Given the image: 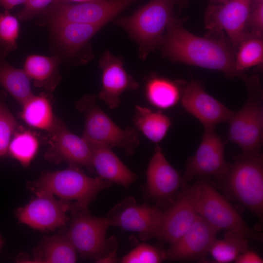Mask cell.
Here are the masks:
<instances>
[{
	"label": "cell",
	"instance_id": "cell-1",
	"mask_svg": "<svg viewBox=\"0 0 263 263\" xmlns=\"http://www.w3.org/2000/svg\"><path fill=\"white\" fill-rule=\"evenodd\" d=\"M159 48L163 56L173 62L219 71L229 77H239L249 87L256 81L236 68L234 49L222 38L196 36L173 18Z\"/></svg>",
	"mask_w": 263,
	"mask_h": 263
},
{
	"label": "cell",
	"instance_id": "cell-2",
	"mask_svg": "<svg viewBox=\"0 0 263 263\" xmlns=\"http://www.w3.org/2000/svg\"><path fill=\"white\" fill-rule=\"evenodd\" d=\"M112 183L98 176L91 177L78 166L70 165L64 170L47 171L28 187L36 195H56L60 199L74 201V215L89 213L90 204Z\"/></svg>",
	"mask_w": 263,
	"mask_h": 263
},
{
	"label": "cell",
	"instance_id": "cell-3",
	"mask_svg": "<svg viewBox=\"0 0 263 263\" xmlns=\"http://www.w3.org/2000/svg\"><path fill=\"white\" fill-rule=\"evenodd\" d=\"M179 3V0H150L131 15L117 19L114 23L135 41L139 57L144 60L150 52L159 48L164 33L174 18L173 8Z\"/></svg>",
	"mask_w": 263,
	"mask_h": 263
},
{
	"label": "cell",
	"instance_id": "cell-4",
	"mask_svg": "<svg viewBox=\"0 0 263 263\" xmlns=\"http://www.w3.org/2000/svg\"><path fill=\"white\" fill-rule=\"evenodd\" d=\"M229 198L242 204L261 219L263 213V159L259 152L243 153L218 178Z\"/></svg>",
	"mask_w": 263,
	"mask_h": 263
},
{
	"label": "cell",
	"instance_id": "cell-5",
	"mask_svg": "<svg viewBox=\"0 0 263 263\" xmlns=\"http://www.w3.org/2000/svg\"><path fill=\"white\" fill-rule=\"evenodd\" d=\"M97 96L89 94L75 103V107L84 115L82 138L87 142L97 143L111 148H119L128 155L133 154L140 144L136 130L130 127L123 130L99 107Z\"/></svg>",
	"mask_w": 263,
	"mask_h": 263
},
{
	"label": "cell",
	"instance_id": "cell-6",
	"mask_svg": "<svg viewBox=\"0 0 263 263\" xmlns=\"http://www.w3.org/2000/svg\"><path fill=\"white\" fill-rule=\"evenodd\" d=\"M66 235L81 257L99 263L115 260L116 244L106 237L110 226L107 219L91 216L89 213L74 215Z\"/></svg>",
	"mask_w": 263,
	"mask_h": 263
},
{
	"label": "cell",
	"instance_id": "cell-7",
	"mask_svg": "<svg viewBox=\"0 0 263 263\" xmlns=\"http://www.w3.org/2000/svg\"><path fill=\"white\" fill-rule=\"evenodd\" d=\"M175 203L163 213L158 225L152 230L140 235L143 240L151 238L172 244L190 227L198 215L197 204L201 191V180L192 185H185Z\"/></svg>",
	"mask_w": 263,
	"mask_h": 263
},
{
	"label": "cell",
	"instance_id": "cell-8",
	"mask_svg": "<svg viewBox=\"0 0 263 263\" xmlns=\"http://www.w3.org/2000/svg\"><path fill=\"white\" fill-rule=\"evenodd\" d=\"M201 191L197 204L198 214L217 230H225L246 238L261 242L263 234L254 231L217 190L206 180H201Z\"/></svg>",
	"mask_w": 263,
	"mask_h": 263
},
{
	"label": "cell",
	"instance_id": "cell-9",
	"mask_svg": "<svg viewBox=\"0 0 263 263\" xmlns=\"http://www.w3.org/2000/svg\"><path fill=\"white\" fill-rule=\"evenodd\" d=\"M139 0H96L81 3L55 2L45 10L50 22H73L105 26Z\"/></svg>",
	"mask_w": 263,
	"mask_h": 263
},
{
	"label": "cell",
	"instance_id": "cell-10",
	"mask_svg": "<svg viewBox=\"0 0 263 263\" xmlns=\"http://www.w3.org/2000/svg\"><path fill=\"white\" fill-rule=\"evenodd\" d=\"M53 195L38 194L25 206L16 211L20 223L36 230L52 231L65 225L70 221L67 214L74 209V204Z\"/></svg>",
	"mask_w": 263,
	"mask_h": 263
},
{
	"label": "cell",
	"instance_id": "cell-11",
	"mask_svg": "<svg viewBox=\"0 0 263 263\" xmlns=\"http://www.w3.org/2000/svg\"><path fill=\"white\" fill-rule=\"evenodd\" d=\"M229 140L237 145L243 153L260 152L263 143V110L256 98L250 97L228 121Z\"/></svg>",
	"mask_w": 263,
	"mask_h": 263
},
{
	"label": "cell",
	"instance_id": "cell-12",
	"mask_svg": "<svg viewBox=\"0 0 263 263\" xmlns=\"http://www.w3.org/2000/svg\"><path fill=\"white\" fill-rule=\"evenodd\" d=\"M251 3V0H228L208 6L205 18L207 28L214 33L225 31L233 48H237L248 33Z\"/></svg>",
	"mask_w": 263,
	"mask_h": 263
},
{
	"label": "cell",
	"instance_id": "cell-13",
	"mask_svg": "<svg viewBox=\"0 0 263 263\" xmlns=\"http://www.w3.org/2000/svg\"><path fill=\"white\" fill-rule=\"evenodd\" d=\"M49 133V147L44 154L46 160L56 164L65 161L70 165L83 166L94 172L89 144L72 132L62 120L56 117L54 127Z\"/></svg>",
	"mask_w": 263,
	"mask_h": 263
},
{
	"label": "cell",
	"instance_id": "cell-14",
	"mask_svg": "<svg viewBox=\"0 0 263 263\" xmlns=\"http://www.w3.org/2000/svg\"><path fill=\"white\" fill-rule=\"evenodd\" d=\"M225 146V143L216 133L214 129H205L194 155L187 164L182 178L183 186L196 177H222L230 164L224 157Z\"/></svg>",
	"mask_w": 263,
	"mask_h": 263
},
{
	"label": "cell",
	"instance_id": "cell-15",
	"mask_svg": "<svg viewBox=\"0 0 263 263\" xmlns=\"http://www.w3.org/2000/svg\"><path fill=\"white\" fill-rule=\"evenodd\" d=\"M219 230L198 214L188 230L171 244L165 259L204 261Z\"/></svg>",
	"mask_w": 263,
	"mask_h": 263
},
{
	"label": "cell",
	"instance_id": "cell-16",
	"mask_svg": "<svg viewBox=\"0 0 263 263\" xmlns=\"http://www.w3.org/2000/svg\"><path fill=\"white\" fill-rule=\"evenodd\" d=\"M181 97L183 108L196 118L205 129H214L218 124L228 122L233 113L206 92L197 81H192L185 86Z\"/></svg>",
	"mask_w": 263,
	"mask_h": 263
},
{
	"label": "cell",
	"instance_id": "cell-17",
	"mask_svg": "<svg viewBox=\"0 0 263 263\" xmlns=\"http://www.w3.org/2000/svg\"><path fill=\"white\" fill-rule=\"evenodd\" d=\"M50 23L57 43L76 64L92 58L90 40L103 26L66 21Z\"/></svg>",
	"mask_w": 263,
	"mask_h": 263
},
{
	"label": "cell",
	"instance_id": "cell-18",
	"mask_svg": "<svg viewBox=\"0 0 263 263\" xmlns=\"http://www.w3.org/2000/svg\"><path fill=\"white\" fill-rule=\"evenodd\" d=\"M163 213L156 207L138 205L133 198L129 196L116 204L106 218L110 226L137 232L142 235L158 225Z\"/></svg>",
	"mask_w": 263,
	"mask_h": 263
},
{
	"label": "cell",
	"instance_id": "cell-19",
	"mask_svg": "<svg viewBox=\"0 0 263 263\" xmlns=\"http://www.w3.org/2000/svg\"><path fill=\"white\" fill-rule=\"evenodd\" d=\"M99 65L102 70V88L97 97L110 109H116L121 104L122 94L127 90H136L139 84L125 71L121 57L109 51L102 54Z\"/></svg>",
	"mask_w": 263,
	"mask_h": 263
},
{
	"label": "cell",
	"instance_id": "cell-20",
	"mask_svg": "<svg viewBox=\"0 0 263 263\" xmlns=\"http://www.w3.org/2000/svg\"><path fill=\"white\" fill-rule=\"evenodd\" d=\"M183 186L178 172L166 159L157 146L147 171V186L150 195L157 201L172 197Z\"/></svg>",
	"mask_w": 263,
	"mask_h": 263
},
{
	"label": "cell",
	"instance_id": "cell-21",
	"mask_svg": "<svg viewBox=\"0 0 263 263\" xmlns=\"http://www.w3.org/2000/svg\"><path fill=\"white\" fill-rule=\"evenodd\" d=\"M92 152V164L101 178L111 183L129 187L136 179V176L112 151L108 146L87 142Z\"/></svg>",
	"mask_w": 263,
	"mask_h": 263
},
{
	"label": "cell",
	"instance_id": "cell-22",
	"mask_svg": "<svg viewBox=\"0 0 263 263\" xmlns=\"http://www.w3.org/2000/svg\"><path fill=\"white\" fill-rule=\"evenodd\" d=\"M61 60L57 56L32 55L26 58L23 70L36 87L52 93L61 80L58 67Z\"/></svg>",
	"mask_w": 263,
	"mask_h": 263
},
{
	"label": "cell",
	"instance_id": "cell-23",
	"mask_svg": "<svg viewBox=\"0 0 263 263\" xmlns=\"http://www.w3.org/2000/svg\"><path fill=\"white\" fill-rule=\"evenodd\" d=\"M77 252L67 236L45 237L36 250L32 260H20V263H74Z\"/></svg>",
	"mask_w": 263,
	"mask_h": 263
},
{
	"label": "cell",
	"instance_id": "cell-24",
	"mask_svg": "<svg viewBox=\"0 0 263 263\" xmlns=\"http://www.w3.org/2000/svg\"><path fill=\"white\" fill-rule=\"evenodd\" d=\"M180 84L176 81L155 74L147 79L145 94L148 102L159 109H168L175 106L181 96Z\"/></svg>",
	"mask_w": 263,
	"mask_h": 263
},
{
	"label": "cell",
	"instance_id": "cell-25",
	"mask_svg": "<svg viewBox=\"0 0 263 263\" xmlns=\"http://www.w3.org/2000/svg\"><path fill=\"white\" fill-rule=\"evenodd\" d=\"M21 117L29 126L46 131L53 130L56 119L51 103L45 94H33L22 105Z\"/></svg>",
	"mask_w": 263,
	"mask_h": 263
},
{
	"label": "cell",
	"instance_id": "cell-26",
	"mask_svg": "<svg viewBox=\"0 0 263 263\" xmlns=\"http://www.w3.org/2000/svg\"><path fill=\"white\" fill-rule=\"evenodd\" d=\"M0 51V85L21 106L34 94L31 79L23 69L8 63Z\"/></svg>",
	"mask_w": 263,
	"mask_h": 263
},
{
	"label": "cell",
	"instance_id": "cell-27",
	"mask_svg": "<svg viewBox=\"0 0 263 263\" xmlns=\"http://www.w3.org/2000/svg\"><path fill=\"white\" fill-rule=\"evenodd\" d=\"M133 122L137 130L155 143L164 139L171 125L170 118L162 112L141 106L135 107Z\"/></svg>",
	"mask_w": 263,
	"mask_h": 263
},
{
	"label": "cell",
	"instance_id": "cell-28",
	"mask_svg": "<svg viewBox=\"0 0 263 263\" xmlns=\"http://www.w3.org/2000/svg\"><path fill=\"white\" fill-rule=\"evenodd\" d=\"M248 246L247 238L226 231L222 240H215L208 253L217 263H230L235 261L239 254L247 250Z\"/></svg>",
	"mask_w": 263,
	"mask_h": 263
},
{
	"label": "cell",
	"instance_id": "cell-29",
	"mask_svg": "<svg viewBox=\"0 0 263 263\" xmlns=\"http://www.w3.org/2000/svg\"><path fill=\"white\" fill-rule=\"evenodd\" d=\"M235 56L236 69L240 72L252 67L261 65L263 62L262 37L249 33L239 45Z\"/></svg>",
	"mask_w": 263,
	"mask_h": 263
},
{
	"label": "cell",
	"instance_id": "cell-30",
	"mask_svg": "<svg viewBox=\"0 0 263 263\" xmlns=\"http://www.w3.org/2000/svg\"><path fill=\"white\" fill-rule=\"evenodd\" d=\"M38 142L30 131L16 133L10 143L8 150L10 154L24 167H28L37 154Z\"/></svg>",
	"mask_w": 263,
	"mask_h": 263
},
{
	"label": "cell",
	"instance_id": "cell-31",
	"mask_svg": "<svg viewBox=\"0 0 263 263\" xmlns=\"http://www.w3.org/2000/svg\"><path fill=\"white\" fill-rule=\"evenodd\" d=\"M19 31L17 17L8 10L0 12V51L4 56L17 49Z\"/></svg>",
	"mask_w": 263,
	"mask_h": 263
},
{
	"label": "cell",
	"instance_id": "cell-32",
	"mask_svg": "<svg viewBox=\"0 0 263 263\" xmlns=\"http://www.w3.org/2000/svg\"><path fill=\"white\" fill-rule=\"evenodd\" d=\"M165 260V251L147 244H141L124 256L122 263H157Z\"/></svg>",
	"mask_w": 263,
	"mask_h": 263
},
{
	"label": "cell",
	"instance_id": "cell-33",
	"mask_svg": "<svg viewBox=\"0 0 263 263\" xmlns=\"http://www.w3.org/2000/svg\"><path fill=\"white\" fill-rule=\"evenodd\" d=\"M17 122L5 105L0 113V157L7 151Z\"/></svg>",
	"mask_w": 263,
	"mask_h": 263
},
{
	"label": "cell",
	"instance_id": "cell-34",
	"mask_svg": "<svg viewBox=\"0 0 263 263\" xmlns=\"http://www.w3.org/2000/svg\"><path fill=\"white\" fill-rule=\"evenodd\" d=\"M247 24L252 35L261 37L263 31V0H251Z\"/></svg>",
	"mask_w": 263,
	"mask_h": 263
},
{
	"label": "cell",
	"instance_id": "cell-35",
	"mask_svg": "<svg viewBox=\"0 0 263 263\" xmlns=\"http://www.w3.org/2000/svg\"><path fill=\"white\" fill-rule=\"evenodd\" d=\"M54 0H26L24 6L17 14V18L28 21L45 10Z\"/></svg>",
	"mask_w": 263,
	"mask_h": 263
},
{
	"label": "cell",
	"instance_id": "cell-36",
	"mask_svg": "<svg viewBox=\"0 0 263 263\" xmlns=\"http://www.w3.org/2000/svg\"><path fill=\"white\" fill-rule=\"evenodd\" d=\"M237 263H262L263 260L256 253L248 249L239 254L235 260Z\"/></svg>",
	"mask_w": 263,
	"mask_h": 263
},
{
	"label": "cell",
	"instance_id": "cell-37",
	"mask_svg": "<svg viewBox=\"0 0 263 263\" xmlns=\"http://www.w3.org/2000/svg\"><path fill=\"white\" fill-rule=\"evenodd\" d=\"M26 0H0V5L9 11L17 5L24 3Z\"/></svg>",
	"mask_w": 263,
	"mask_h": 263
},
{
	"label": "cell",
	"instance_id": "cell-38",
	"mask_svg": "<svg viewBox=\"0 0 263 263\" xmlns=\"http://www.w3.org/2000/svg\"><path fill=\"white\" fill-rule=\"evenodd\" d=\"M96 0H54L53 2H64V3H81Z\"/></svg>",
	"mask_w": 263,
	"mask_h": 263
},
{
	"label": "cell",
	"instance_id": "cell-39",
	"mask_svg": "<svg viewBox=\"0 0 263 263\" xmlns=\"http://www.w3.org/2000/svg\"><path fill=\"white\" fill-rule=\"evenodd\" d=\"M6 97V94L3 91H0V113L6 105L5 104V99Z\"/></svg>",
	"mask_w": 263,
	"mask_h": 263
},
{
	"label": "cell",
	"instance_id": "cell-40",
	"mask_svg": "<svg viewBox=\"0 0 263 263\" xmlns=\"http://www.w3.org/2000/svg\"><path fill=\"white\" fill-rule=\"evenodd\" d=\"M212 1L218 4H222L226 2L228 0H211Z\"/></svg>",
	"mask_w": 263,
	"mask_h": 263
},
{
	"label": "cell",
	"instance_id": "cell-41",
	"mask_svg": "<svg viewBox=\"0 0 263 263\" xmlns=\"http://www.w3.org/2000/svg\"><path fill=\"white\" fill-rule=\"evenodd\" d=\"M188 0H179V3L180 5H183Z\"/></svg>",
	"mask_w": 263,
	"mask_h": 263
},
{
	"label": "cell",
	"instance_id": "cell-42",
	"mask_svg": "<svg viewBox=\"0 0 263 263\" xmlns=\"http://www.w3.org/2000/svg\"><path fill=\"white\" fill-rule=\"evenodd\" d=\"M2 240L1 239V238H0V248H1V246L2 245Z\"/></svg>",
	"mask_w": 263,
	"mask_h": 263
}]
</instances>
